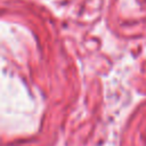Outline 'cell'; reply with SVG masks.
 Returning a JSON list of instances; mask_svg holds the SVG:
<instances>
[]
</instances>
